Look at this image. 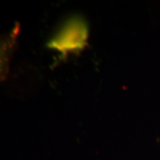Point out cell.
<instances>
[{
	"instance_id": "1",
	"label": "cell",
	"mask_w": 160,
	"mask_h": 160,
	"mask_svg": "<svg viewBox=\"0 0 160 160\" xmlns=\"http://www.w3.org/2000/svg\"><path fill=\"white\" fill-rule=\"evenodd\" d=\"M84 25L81 22H73L66 26L62 33L52 40V47L60 50L82 47L87 37V30Z\"/></svg>"
}]
</instances>
